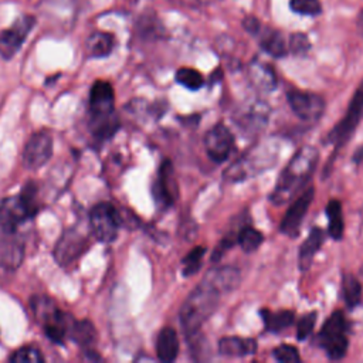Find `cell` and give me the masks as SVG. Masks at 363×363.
<instances>
[{
    "label": "cell",
    "mask_w": 363,
    "mask_h": 363,
    "mask_svg": "<svg viewBox=\"0 0 363 363\" xmlns=\"http://www.w3.org/2000/svg\"><path fill=\"white\" fill-rule=\"evenodd\" d=\"M176 81L180 85H183L184 88L191 89V91H197L199 88H201L204 85L203 75L197 69L187 68V67H183V68L177 69Z\"/></svg>",
    "instance_id": "cell-28"
},
{
    "label": "cell",
    "mask_w": 363,
    "mask_h": 363,
    "mask_svg": "<svg viewBox=\"0 0 363 363\" xmlns=\"http://www.w3.org/2000/svg\"><path fill=\"white\" fill-rule=\"evenodd\" d=\"M241 275L235 267L224 265L210 269L201 282L190 292L183 302L179 320L186 336L199 333L204 322L216 312L223 295L235 289Z\"/></svg>",
    "instance_id": "cell-1"
},
{
    "label": "cell",
    "mask_w": 363,
    "mask_h": 363,
    "mask_svg": "<svg viewBox=\"0 0 363 363\" xmlns=\"http://www.w3.org/2000/svg\"><path fill=\"white\" fill-rule=\"evenodd\" d=\"M315 196V187L309 186L306 190H303L289 206L286 210L284 218L279 224V231L288 237H296L299 233V227L309 210V206L312 204Z\"/></svg>",
    "instance_id": "cell-11"
},
{
    "label": "cell",
    "mask_w": 363,
    "mask_h": 363,
    "mask_svg": "<svg viewBox=\"0 0 363 363\" xmlns=\"http://www.w3.org/2000/svg\"><path fill=\"white\" fill-rule=\"evenodd\" d=\"M234 146V136L224 123L214 125L204 136V147L208 157L221 163L228 159Z\"/></svg>",
    "instance_id": "cell-13"
},
{
    "label": "cell",
    "mask_w": 363,
    "mask_h": 363,
    "mask_svg": "<svg viewBox=\"0 0 363 363\" xmlns=\"http://www.w3.org/2000/svg\"><path fill=\"white\" fill-rule=\"evenodd\" d=\"M52 155V138L47 132L34 133L26 143L21 162L24 167L35 170L45 164Z\"/></svg>",
    "instance_id": "cell-12"
},
{
    "label": "cell",
    "mask_w": 363,
    "mask_h": 363,
    "mask_svg": "<svg viewBox=\"0 0 363 363\" xmlns=\"http://www.w3.org/2000/svg\"><path fill=\"white\" fill-rule=\"evenodd\" d=\"M156 354L162 362H173L179 354V339L173 328H163L156 339Z\"/></svg>",
    "instance_id": "cell-19"
},
{
    "label": "cell",
    "mask_w": 363,
    "mask_h": 363,
    "mask_svg": "<svg viewBox=\"0 0 363 363\" xmlns=\"http://www.w3.org/2000/svg\"><path fill=\"white\" fill-rule=\"evenodd\" d=\"M308 48H309V41H308L306 35H303L301 33H296V34L291 35L289 43H288V51L291 50L295 54H302Z\"/></svg>",
    "instance_id": "cell-34"
},
{
    "label": "cell",
    "mask_w": 363,
    "mask_h": 363,
    "mask_svg": "<svg viewBox=\"0 0 363 363\" xmlns=\"http://www.w3.org/2000/svg\"><path fill=\"white\" fill-rule=\"evenodd\" d=\"M10 362L13 363H43L44 356L34 346H23L17 349L11 356Z\"/></svg>",
    "instance_id": "cell-30"
},
{
    "label": "cell",
    "mask_w": 363,
    "mask_h": 363,
    "mask_svg": "<svg viewBox=\"0 0 363 363\" xmlns=\"http://www.w3.org/2000/svg\"><path fill=\"white\" fill-rule=\"evenodd\" d=\"M342 295L343 299L346 302V305L349 306V309H353L362 298V285L359 282V279L353 275V274H343L342 278Z\"/></svg>",
    "instance_id": "cell-25"
},
{
    "label": "cell",
    "mask_w": 363,
    "mask_h": 363,
    "mask_svg": "<svg viewBox=\"0 0 363 363\" xmlns=\"http://www.w3.org/2000/svg\"><path fill=\"white\" fill-rule=\"evenodd\" d=\"M35 24V17L26 14L20 16L9 28L0 33V55L4 60H10L20 50L26 41L28 33Z\"/></svg>",
    "instance_id": "cell-9"
},
{
    "label": "cell",
    "mask_w": 363,
    "mask_h": 363,
    "mask_svg": "<svg viewBox=\"0 0 363 363\" xmlns=\"http://www.w3.org/2000/svg\"><path fill=\"white\" fill-rule=\"evenodd\" d=\"M113 35L105 31H94L85 41V50L92 58L108 57L113 50Z\"/></svg>",
    "instance_id": "cell-21"
},
{
    "label": "cell",
    "mask_w": 363,
    "mask_h": 363,
    "mask_svg": "<svg viewBox=\"0 0 363 363\" xmlns=\"http://www.w3.org/2000/svg\"><path fill=\"white\" fill-rule=\"evenodd\" d=\"M264 235L252 227H244L237 234V242L244 252H254L262 244Z\"/></svg>",
    "instance_id": "cell-26"
},
{
    "label": "cell",
    "mask_w": 363,
    "mask_h": 363,
    "mask_svg": "<svg viewBox=\"0 0 363 363\" xmlns=\"http://www.w3.org/2000/svg\"><path fill=\"white\" fill-rule=\"evenodd\" d=\"M69 337L74 339L81 346H91L96 339V332L91 322L81 320V322L74 323Z\"/></svg>",
    "instance_id": "cell-27"
},
{
    "label": "cell",
    "mask_w": 363,
    "mask_h": 363,
    "mask_svg": "<svg viewBox=\"0 0 363 363\" xmlns=\"http://www.w3.org/2000/svg\"><path fill=\"white\" fill-rule=\"evenodd\" d=\"M257 342L251 337L225 336L218 340V352L228 357H244L255 353Z\"/></svg>",
    "instance_id": "cell-17"
},
{
    "label": "cell",
    "mask_w": 363,
    "mask_h": 363,
    "mask_svg": "<svg viewBox=\"0 0 363 363\" xmlns=\"http://www.w3.org/2000/svg\"><path fill=\"white\" fill-rule=\"evenodd\" d=\"M261 316L265 325V329L268 332H281L285 328L291 326L294 323L295 313L292 311H278V312H271L268 309L261 311Z\"/></svg>",
    "instance_id": "cell-23"
},
{
    "label": "cell",
    "mask_w": 363,
    "mask_h": 363,
    "mask_svg": "<svg viewBox=\"0 0 363 363\" xmlns=\"http://www.w3.org/2000/svg\"><path fill=\"white\" fill-rule=\"evenodd\" d=\"M153 196L156 199V203L169 207L174 203L177 196V186L173 172V164L170 160H163L160 164L157 179L153 186Z\"/></svg>",
    "instance_id": "cell-14"
},
{
    "label": "cell",
    "mask_w": 363,
    "mask_h": 363,
    "mask_svg": "<svg viewBox=\"0 0 363 363\" xmlns=\"http://www.w3.org/2000/svg\"><path fill=\"white\" fill-rule=\"evenodd\" d=\"M14 233H4V237L0 238V269L1 271H14L20 267L24 250L20 240L13 235Z\"/></svg>",
    "instance_id": "cell-16"
},
{
    "label": "cell",
    "mask_w": 363,
    "mask_h": 363,
    "mask_svg": "<svg viewBox=\"0 0 363 363\" xmlns=\"http://www.w3.org/2000/svg\"><path fill=\"white\" fill-rule=\"evenodd\" d=\"M291 9L303 16H318L322 11L320 0H289Z\"/></svg>",
    "instance_id": "cell-31"
},
{
    "label": "cell",
    "mask_w": 363,
    "mask_h": 363,
    "mask_svg": "<svg viewBox=\"0 0 363 363\" xmlns=\"http://www.w3.org/2000/svg\"><path fill=\"white\" fill-rule=\"evenodd\" d=\"M38 210L37 187L27 183L17 196L6 197L0 201V228L3 233H14L16 228L33 217Z\"/></svg>",
    "instance_id": "cell-5"
},
{
    "label": "cell",
    "mask_w": 363,
    "mask_h": 363,
    "mask_svg": "<svg viewBox=\"0 0 363 363\" xmlns=\"http://www.w3.org/2000/svg\"><path fill=\"white\" fill-rule=\"evenodd\" d=\"M248 72H250L251 82L254 84L255 88H258L261 91H265V92H269L275 88L277 79H275V74H274V71L271 69L269 65L262 64L259 61H254L250 65Z\"/></svg>",
    "instance_id": "cell-22"
},
{
    "label": "cell",
    "mask_w": 363,
    "mask_h": 363,
    "mask_svg": "<svg viewBox=\"0 0 363 363\" xmlns=\"http://www.w3.org/2000/svg\"><path fill=\"white\" fill-rule=\"evenodd\" d=\"M272 356L275 360L282 363H298L301 362V356L298 353V349L292 345H281L274 349Z\"/></svg>",
    "instance_id": "cell-32"
},
{
    "label": "cell",
    "mask_w": 363,
    "mask_h": 363,
    "mask_svg": "<svg viewBox=\"0 0 363 363\" xmlns=\"http://www.w3.org/2000/svg\"><path fill=\"white\" fill-rule=\"evenodd\" d=\"M349 323L342 311H335L323 323L318 342L330 360H340L345 357L349 346Z\"/></svg>",
    "instance_id": "cell-6"
},
{
    "label": "cell",
    "mask_w": 363,
    "mask_h": 363,
    "mask_svg": "<svg viewBox=\"0 0 363 363\" xmlns=\"http://www.w3.org/2000/svg\"><path fill=\"white\" fill-rule=\"evenodd\" d=\"M316 312H309L301 318L298 322V329H296V337L298 340H305L313 330L315 322H316Z\"/></svg>",
    "instance_id": "cell-33"
},
{
    "label": "cell",
    "mask_w": 363,
    "mask_h": 363,
    "mask_svg": "<svg viewBox=\"0 0 363 363\" xmlns=\"http://www.w3.org/2000/svg\"><path fill=\"white\" fill-rule=\"evenodd\" d=\"M204 252H206L204 247H196L183 258V275L184 277H190L200 269V267L203 264Z\"/></svg>",
    "instance_id": "cell-29"
},
{
    "label": "cell",
    "mask_w": 363,
    "mask_h": 363,
    "mask_svg": "<svg viewBox=\"0 0 363 363\" xmlns=\"http://www.w3.org/2000/svg\"><path fill=\"white\" fill-rule=\"evenodd\" d=\"M257 35H259V45L272 57H284L288 52V44L284 35L271 28H259Z\"/></svg>",
    "instance_id": "cell-20"
},
{
    "label": "cell",
    "mask_w": 363,
    "mask_h": 363,
    "mask_svg": "<svg viewBox=\"0 0 363 363\" xmlns=\"http://www.w3.org/2000/svg\"><path fill=\"white\" fill-rule=\"evenodd\" d=\"M279 155V143L275 140H264L242 155L234 164H231L224 177L230 182H240L250 179L269 167H272Z\"/></svg>",
    "instance_id": "cell-4"
},
{
    "label": "cell",
    "mask_w": 363,
    "mask_h": 363,
    "mask_svg": "<svg viewBox=\"0 0 363 363\" xmlns=\"http://www.w3.org/2000/svg\"><path fill=\"white\" fill-rule=\"evenodd\" d=\"M89 225L92 235L102 242H111L116 238L121 217L111 203H99L89 213Z\"/></svg>",
    "instance_id": "cell-8"
},
{
    "label": "cell",
    "mask_w": 363,
    "mask_h": 363,
    "mask_svg": "<svg viewBox=\"0 0 363 363\" xmlns=\"http://www.w3.org/2000/svg\"><path fill=\"white\" fill-rule=\"evenodd\" d=\"M326 216L329 220L328 233L333 240H340L343 237L345 231V221L342 216V206L340 201L336 199H332L326 206Z\"/></svg>",
    "instance_id": "cell-24"
},
{
    "label": "cell",
    "mask_w": 363,
    "mask_h": 363,
    "mask_svg": "<svg viewBox=\"0 0 363 363\" xmlns=\"http://www.w3.org/2000/svg\"><path fill=\"white\" fill-rule=\"evenodd\" d=\"M113 89L109 82H94L89 91V118L91 130L96 138H109L119 126L113 112Z\"/></svg>",
    "instance_id": "cell-3"
},
{
    "label": "cell",
    "mask_w": 363,
    "mask_h": 363,
    "mask_svg": "<svg viewBox=\"0 0 363 363\" xmlns=\"http://www.w3.org/2000/svg\"><path fill=\"white\" fill-rule=\"evenodd\" d=\"M323 242V231L319 227H313L305 241L299 247L298 265L301 271H308L312 265V259Z\"/></svg>",
    "instance_id": "cell-18"
},
{
    "label": "cell",
    "mask_w": 363,
    "mask_h": 363,
    "mask_svg": "<svg viewBox=\"0 0 363 363\" xmlns=\"http://www.w3.org/2000/svg\"><path fill=\"white\" fill-rule=\"evenodd\" d=\"M357 28L363 34V9H362V11L357 16Z\"/></svg>",
    "instance_id": "cell-35"
},
{
    "label": "cell",
    "mask_w": 363,
    "mask_h": 363,
    "mask_svg": "<svg viewBox=\"0 0 363 363\" xmlns=\"http://www.w3.org/2000/svg\"><path fill=\"white\" fill-rule=\"evenodd\" d=\"M362 119H363V82L359 85L353 98L350 99L345 116L328 133L326 142L335 145V147L339 149L345 142L350 139L352 133L359 126Z\"/></svg>",
    "instance_id": "cell-7"
},
{
    "label": "cell",
    "mask_w": 363,
    "mask_h": 363,
    "mask_svg": "<svg viewBox=\"0 0 363 363\" xmlns=\"http://www.w3.org/2000/svg\"><path fill=\"white\" fill-rule=\"evenodd\" d=\"M288 104L294 113L305 122H316L325 111V101L320 95L305 91H289Z\"/></svg>",
    "instance_id": "cell-10"
},
{
    "label": "cell",
    "mask_w": 363,
    "mask_h": 363,
    "mask_svg": "<svg viewBox=\"0 0 363 363\" xmlns=\"http://www.w3.org/2000/svg\"><path fill=\"white\" fill-rule=\"evenodd\" d=\"M86 248V238L78 230H68L55 245V258L61 265L75 261Z\"/></svg>",
    "instance_id": "cell-15"
},
{
    "label": "cell",
    "mask_w": 363,
    "mask_h": 363,
    "mask_svg": "<svg viewBox=\"0 0 363 363\" xmlns=\"http://www.w3.org/2000/svg\"><path fill=\"white\" fill-rule=\"evenodd\" d=\"M319 160V152L313 146L301 147L289 160L277 180V184L269 196L274 204H285L292 200L305 183L313 174V170Z\"/></svg>",
    "instance_id": "cell-2"
}]
</instances>
